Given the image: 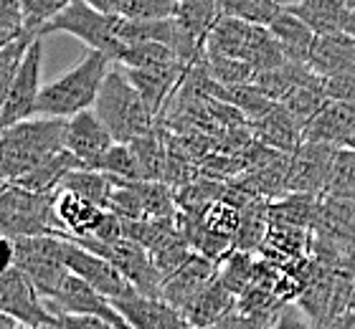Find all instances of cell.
I'll return each instance as SVG.
<instances>
[{
  "label": "cell",
  "instance_id": "6da1fadb",
  "mask_svg": "<svg viewBox=\"0 0 355 329\" xmlns=\"http://www.w3.org/2000/svg\"><path fill=\"white\" fill-rule=\"evenodd\" d=\"M112 66L114 61L110 56L99 51H87L79 64L41 89L36 114L51 119H71L87 109H94L99 89Z\"/></svg>",
  "mask_w": 355,
  "mask_h": 329
},
{
  "label": "cell",
  "instance_id": "7a4b0ae2",
  "mask_svg": "<svg viewBox=\"0 0 355 329\" xmlns=\"http://www.w3.org/2000/svg\"><path fill=\"white\" fill-rule=\"evenodd\" d=\"M67 119H26L0 132V160L6 170L8 183L28 175L31 170L51 160L64 150Z\"/></svg>",
  "mask_w": 355,
  "mask_h": 329
},
{
  "label": "cell",
  "instance_id": "3957f363",
  "mask_svg": "<svg viewBox=\"0 0 355 329\" xmlns=\"http://www.w3.org/2000/svg\"><path fill=\"white\" fill-rule=\"evenodd\" d=\"M94 112L104 122V127L110 130L114 142H122V145H130L132 139L148 134L157 125V119L150 114L145 99L130 84L119 64L112 66L107 73V79L99 89V96H96Z\"/></svg>",
  "mask_w": 355,
  "mask_h": 329
},
{
  "label": "cell",
  "instance_id": "277c9868",
  "mask_svg": "<svg viewBox=\"0 0 355 329\" xmlns=\"http://www.w3.org/2000/svg\"><path fill=\"white\" fill-rule=\"evenodd\" d=\"M203 53H218V56L246 61L257 71V76L287 64V56L266 26H252L236 18H221L216 23L206 38Z\"/></svg>",
  "mask_w": 355,
  "mask_h": 329
},
{
  "label": "cell",
  "instance_id": "5b68a950",
  "mask_svg": "<svg viewBox=\"0 0 355 329\" xmlns=\"http://www.w3.org/2000/svg\"><path fill=\"white\" fill-rule=\"evenodd\" d=\"M0 233L8 238H26V235H59L64 238L56 213L53 195H38L15 183H8L0 190Z\"/></svg>",
  "mask_w": 355,
  "mask_h": 329
},
{
  "label": "cell",
  "instance_id": "8992f818",
  "mask_svg": "<svg viewBox=\"0 0 355 329\" xmlns=\"http://www.w3.org/2000/svg\"><path fill=\"white\" fill-rule=\"evenodd\" d=\"M117 23L119 18L114 15H104L82 0H74L64 13L56 15L51 23H46L44 36L46 33H69L79 38L84 46H89V51L104 53L117 64L122 53L127 51V44L117 33Z\"/></svg>",
  "mask_w": 355,
  "mask_h": 329
},
{
  "label": "cell",
  "instance_id": "52a82bcc",
  "mask_svg": "<svg viewBox=\"0 0 355 329\" xmlns=\"http://www.w3.org/2000/svg\"><path fill=\"white\" fill-rule=\"evenodd\" d=\"M15 266L31 278L44 301L53 299L64 278L71 274L64 261V238L59 235H26L15 238Z\"/></svg>",
  "mask_w": 355,
  "mask_h": 329
},
{
  "label": "cell",
  "instance_id": "ba28073f",
  "mask_svg": "<svg viewBox=\"0 0 355 329\" xmlns=\"http://www.w3.org/2000/svg\"><path fill=\"white\" fill-rule=\"evenodd\" d=\"M69 241L79 243V246H84L87 251L96 254V256L107 258V261L137 289V294L160 299L165 276L160 274V269L155 266V261H153V256H150V251L145 249V246L135 243L132 238H119V241L104 243V241H94V238L84 235V238H69Z\"/></svg>",
  "mask_w": 355,
  "mask_h": 329
},
{
  "label": "cell",
  "instance_id": "9c48e42d",
  "mask_svg": "<svg viewBox=\"0 0 355 329\" xmlns=\"http://www.w3.org/2000/svg\"><path fill=\"white\" fill-rule=\"evenodd\" d=\"M41 66H44V38H33L28 51L23 56L18 73H15L6 104L0 109V132L13 125H21L36 114L38 94H41Z\"/></svg>",
  "mask_w": 355,
  "mask_h": 329
},
{
  "label": "cell",
  "instance_id": "30bf717a",
  "mask_svg": "<svg viewBox=\"0 0 355 329\" xmlns=\"http://www.w3.org/2000/svg\"><path fill=\"white\" fill-rule=\"evenodd\" d=\"M335 154L338 147L325 145V142H302L295 152L289 154L287 183L284 193H297V195H320L325 197L327 183L333 175Z\"/></svg>",
  "mask_w": 355,
  "mask_h": 329
},
{
  "label": "cell",
  "instance_id": "8fae6325",
  "mask_svg": "<svg viewBox=\"0 0 355 329\" xmlns=\"http://www.w3.org/2000/svg\"><path fill=\"white\" fill-rule=\"evenodd\" d=\"M64 261H67V269L71 274L84 278L92 289H96L110 301H122L130 299V296H137V289L107 258L96 256V254L87 251L79 243L69 241V238H64Z\"/></svg>",
  "mask_w": 355,
  "mask_h": 329
},
{
  "label": "cell",
  "instance_id": "7c38bea8",
  "mask_svg": "<svg viewBox=\"0 0 355 329\" xmlns=\"http://www.w3.org/2000/svg\"><path fill=\"white\" fill-rule=\"evenodd\" d=\"M0 314L10 317L23 327H44L56 319L46 307L44 296L18 266L0 276Z\"/></svg>",
  "mask_w": 355,
  "mask_h": 329
},
{
  "label": "cell",
  "instance_id": "4fadbf2b",
  "mask_svg": "<svg viewBox=\"0 0 355 329\" xmlns=\"http://www.w3.org/2000/svg\"><path fill=\"white\" fill-rule=\"evenodd\" d=\"M46 307L53 317L56 314H89V317H99L104 322H110L114 329H130L125 322V317L119 314L117 307L112 304L107 296L92 289V286L79 278L76 274H69L64 278L61 289L56 292L53 299L46 301Z\"/></svg>",
  "mask_w": 355,
  "mask_h": 329
},
{
  "label": "cell",
  "instance_id": "5bb4252c",
  "mask_svg": "<svg viewBox=\"0 0 355 329\" xmlns=\"http://www.w3.org/2000/svg\"><path fill=\"white\" fill-rule=\"evenodd\" d=\"M216 276H218V263L200 256V254H193L173 276L165 278L160 299L168 301L171 307H175L178 312L185 314L193 301L214 284Z\"/></svg>",
  "mask_w": 355,
  "mask_h": 329
},
{
  "label": "cell",
  "instance_id": "9a60e30c",
  "mask_svg": "<svg viewBox=\"0 0 355 329\" xmlns=\"http://www.w3.org/2000/svg\"><path fill=\"white\" fill-rule=\"evenodd\" d=\"M112 145H114V137L104 127L102 119L96 117L94 109H87L82 114H76V117L67 119L64 150L76 154L89 170H94V165L107 154V150Z\"/></svg>",
  "mask_w": 355,
  "mask_h": 329
},
{
  "label": "cell",
  "instance_id": "2e32d148",
  "mask_svg": "<svg viewBox=\"0 0 355 329\" xmlns=\"http://www.w3.org/2000/svg\"><path fill=\"white\" fill-rule=\"evenodd\" d=\"M117 312L125 317L130 329H191L183 312H178L168 301L155 296H130L122 301H112Z\"/></svg>",
  "mask_w": 355,
  "mask_h": 329
},
{
  "label": "cell",
  "instance_id": "e0dca14e",
  "mask_svg": "<svg viewBox=\"0 0 355 329\" xmlns=\"http://www.w3.org/2000/svg\"><path fill=\"white\" fill-rule=\"evenodd\" d=\"M249 132L259 145L277 150L282 154H292L304 142V127L292 117V112L282 104H272L264 117L249 122Z\"/></svg>",
  "mask_w": 355,
  "mask_h": 329
},
{
  "label": "cell",
  "instance_id": "ac0fdd59",
  "mask_svg": "<svg viewBox=\"0 0 355 329\" xmlns=\"http://www.w3.org/2000/svg\"><path fill=\"white\" fill-rule=\"evenodd\" d=\"M355 130V102H330L310 119L304 127V142H325L338 150L348 147V139Z\"/></svg>",
  "mask_w": 355,
  "mask_h": 329
},
{
  "label": "cell",
  "instance_id": "d6986e66",
  "mask_svg": "<svg viewBox=\"0 0 355 329\" xmlns=\"http://www.w3.org/2000/svg\"><path fill=\"white\" fill-rule=\"evenodd\" d=\"M53 213L64 228V238H84L92 235L104 215V208L89 203L76 193L56 190L53 193Z\"/></svg>",
  "mask_w": 355,
  "mask_h": 329
},
{
  "label": "cell",
  "instance_id": "ffe728a7",
  "mask_svg": "<svg viewBox=\"0 0 355 329\" xmlns=\"http://www.w3.org/2000/svg\"><path fill=\"white\" fill-rule=\"evenodd\" d=\"M310 69L322 79L355 71V38L348 33L318 36L310 53Z\"/></svg>",
  "mask_w": 355,
  "mask_h": 329
},
{
  "label": "cell",
  "instance_id": "44dd1931",
  "mask_svg": "<svg viewBox=\"0 0 355 329\" xmlns=\"http://www.w3.org/2000/svg\"><path fill=\"white\" fill-rule=\"evenodd\" d=\"M239 307V296L226 289L221 284V278L216 276V281L208 286L206 292L200 294L198 299L193 301L188 312H185V319L191 324V329H208L221 324L229 314H234Z\"/></svg>",
  "mask_w": 355,
  "mask_h": 329
},
{
  "label": "cell",
  "instance_id": "7402d4cb",
  "mask_svg": "<svg viewBox=\"0 0 355 329\" xmlns=\"http://www.w3.org/2000/svg\"><path fill=\"white\" fill-rule=\"evenodd\" d=\"M269 33L277 38V44H279V48L284 51L287 61L310 66V53H312L315 41H318V36H315L297 15H292L287 8H284V10L272 21Z\"/></svg>",
  "mask_w": 355,
  "mask_h": 329
},
{
  "label": "cell",
  "instance_id": "603a6c76",
  "mask_svg": "<svg viewBox=\"0 0 355 329\" xmlns=\"http://www.w3.org/2000/svg\"><path fill=\"white\" fill-rule=\"evenodd\" d=\"M287 10L297 15L315 36L343 33L350 13L348 8L343 6V0H300L295 6H289Z\"/></svg>",
  "mask_w": 355,
  "mask_h": 329
},
{
  "label": "cell",
  "instance_id": "cb8c5ba5",
  "mask_svg": "<svg viewBox=\"0 0 355 329\" xmlns=\"http://www.w3.org/2000/svg\"><path fill=\"white\" fill-rule=\"evenodd\" d=\"M84 165L76 154H71L69 150H61L59 154H53L51 160H46L44 165H38L36 170H31L28 175H23L15 180L18 188H26L31 193H38V195H53L59 190L64 177L76 172V170H84Z\"/></svg>",
  "mask_w": 355,
  "mask_h": 329
},
{
  "label": "cell",
  "instance_id": "d4e9b609",
  "mask_svg": "<svg viewBox=\"0 0 355 329\" xmlns=\"http://www.w3.org/2000/svg\"><path fill=\"white\" fill-rule=\"evenodd\" d=\"M315 79H318V73L312 71L310 66L287 61V64L279 66V69H274V71L259 73V76L254 79V87L259 89L269 102L282 104L284 99H289L295 91H300V89L307 87V84H312Z\"/></svg>",
  "mask_w": 355,
  "mask_h": 329
},
{
  "label": "cell",
  "instance_id": "484cf974",
  "mask_svg": "<svg viewBox=\"0 0 355 329\" xmlns=\"http://www.w3.org/2000/svg\"><path fill=\"white\" fill-rule=\"evenodd\" d=\"M137 165H140L142 180L150 183H165L168 172V132H163V125L157 122L148 134L130 142Z\"/></svg>",
  "mask_w": 355,
  "mask_h": 329
},
{
  "label": "cell",
  "instance_id": "4316f807",
  "mask_svg": "<svg viewBox=\"0 0 355 329\" xmlns=\"http://www.w3.org/2000/svg\"><path fill=\"white\" fill-rule=\"evenodd\" d=\"M320 203H322L320 195H297V193H289V195H282L277 200H269V205H266L269 223L312 231L315 223H318Z\"/></svg>",
  "mask_w": 355,
  "mask_h": 329
},
{
  "label": "cell",
  "instance_id": "83f0119b",
  "mask_svg": "<svg viewBox=\"0 0 355 329\" xmlns=\"http://www.w3.org/2000/svg\"><path fill=\"white\" fill-rule=\"evenodd\" d=\"M125 69H142V71H168V69H193L185 66L178 59L171 48H165L160 44H150V41H137L130 44L127 51L122 53V59L117 61Z\"/></svg>",
  "mask_w": 355,
  "mask_h": 329
},
{
  "label": "cell",
  "instance_id": "f1b7e54d",
  "mask_svg": "<svg viewBox=\"0 0 355 329\" xmlns=\"http://www.w3.org/2000/svg\"><path fill=\"white\" fill-rule=\"evenodd\" d=\"M175 18L198 38V44L206 48V38L214 26L221 21V0H175Z\"/></svg>",
  "mask_w": 355,
  "mask_h": 329
},
{
  "label": "cell",
  "instance_id": "f546056e",
  "mask_svg": "<svg viewBox=\"0 0 355 329\" xmlns=\"http://www.w3.org/2000/svg\"><path fill=\"white\" fill-rule=\"evenodd\" d=\"M59 190L76 193L79 197H84V200H89V203H94L107 211L112 190H114V183H112L110 175H104V172H99V170L84 168V170H76V172L64 177V183H61Z\"/></svg>",
  "mask_w": 355,
  "mask_h": 329
},
{
  "label": "cell",
  "instance_id": "4dcf8cb0",
  "mask_svg": "<svg viewBox=\"0 0 355 329\" xmlns=\"http://www.w3.org/2000/svg\"><path fill=\"white\" fill-rule=\"evenodd\" d=\"M203 71L221 87H244V84H254L257 71L246 61L231 59V56H218V53H203L198 61Z\"/></svg>",
  "mask_w": 355,
  "mask_h": 329
},
{
  "label": "cell",
  "instance_id": "1f68e13d",
  "mask_svg": "<svg viewBox=\"0 0 355 329\" xmlns=\"http://www.w3.org/2000/svg\"><path fill=\"white\" fill-rule=\"evenodd\" d=\"M257 263H259V258H254L246 251H231L229 256L218 263V278H221V284L234 296H241L249 289V284L254 281Z\"/></svg>",
  "mask_w": 355,
  "mask_h": 329
},
{
  "label": "cell",
  "instance_id": "d6a6232c",
  "mask_svg": "<svg viewBox=\"0 0 355 329\" xmlns=\"http://www.w3.org/2000/svg\"><path fill=\"white\" fill-rule=\"evenodd\" d=\"M272 0H221V15L223 18H236V21L252 23V26H272V21L282 13Z\"/></svg>",
  "mask_w": 355,
  "mask_h": 329
},
{
  "label": "cell",
  "instance_id": "836d02e7",
  "mask_svg": "<svg viewBox=\"0 0 355 329\" xmlns=\"http://www.w3.org/2000/svg\"><path fill=\"white\" fill-rule=\"evenodd\" d=\"M94 170L104 172V175L114 177V180H127V183H140V165H137V157H135L132 147L122 145V142H114V145L107 150L102 160L96 162Z\"/></svg>",
  "mask_w": 355,
  "mask_h": 329
},
{
  "label": "cell",
  "instance_id": "e575fe53",
  "mask_svg": "<svg viewBox=\"0 0 355 329\" xmlns=\"http://www.w3.org/2000/svg\"><path fill=\"white\" fill-rule=\"evenodd\" d=\"M33 38L36 36H31V33H21L18 38H13L10 44L0 48V109H3V104H6L10 84H13L15 73H18V66H21L23 56L28 51V46L33 44Z\"/></svg>",
  "mask_w": 355,
  "mask_h": 329
},
{
  "label": "cell",
  "instance_id": "d590c367",
  "mask_svg": "<svg viewBox=\"0 0 355 329\" xmlns=\"http://www.w3.org/2000/svg\"><path fill=\"white\" fill-rule=\"evenodd\" d=\"M74 0H21L23 18H26V33L44 38L46 23H51L59 13H64Z\"/></svg>",
  "mask_w": 355,
  "mask_h": 329
},
{
  "label": "cell",
  "instance_id": "8d00e7d4",
  "mask_svg": "<svg viewBox=\"0 0 355 329\" xmlns=\"http://www.w3.org/2000/svg\"><path fill=\"white\" fill-rule=\"evenodd\" d=\"M325 197L355 200V150H338Z\"/></svg>",
  "mask_w": 355,
  "mask_h": 329
},
{
  "label": "cell",
  "instance_id": "74e56055",
  "mask_svg": "<svg viewBox=\"0 0 355 329\" xmlns=\"http://www.w3.org/2000/svg\"><path fill=\"white\" fill-rule=\"evenodd\" d=\"M175 0H130L125 18L130 21H168L175 18Z\"/></svg>",
  "mask_w": 355,
  "mask_h": 329
},
{
  "label": "cell",
  "instance_id": "f35d334b",
  "mask_svg": "<svg viewBox=\"0 0 355 329\" xmlns=\"http://www.w3.org/2000/svg\"><path fill=\"white\" fill-rule=\"evenodd\" d=\"M0 30L21 36L26 33V18H23L21 0H0Z\"/></svg>",
  "mask_w": 355,
  "mask_h": 329
},
{
  "label": "cell",
  "instance_id": "ab89813d",
  "mask_svg": "<svg viewBox=\"0 0 355 329\" xmlns=\"http://www.w3.org/2000/svg\"><path fill=\"white\" fill-rule=\"evenodd\" d=\"M53 329H114L110 322L89 314H56Z\"/></svg>",
  "mask_w": 355,
  "mask_h": 329
},
{
  "label": "cell",
  "instance_id": "60d3db41",
  "mask_svg": "<svg viewBox=\"0 0 355 329\" xmlns=\"http://www.w3.org/2000/svg\"><path fill=\"white\" fill-rule=\"evenodd\" d=\"M272 329H315V327H312L310 319L302 314V309L297 307V304H287V307L277 314Z\"/></svg>",
  "mask_w": 355,
  "mask_h": 329
},
{
  "label": "cell",
  "instance_id": "b9f144b4",
  "mask_svg": "<svg viewBox=\"0 0 355 329\" xmlns=\"http://www.w3.org/2000/svg\"><path fill=\"white\" fill-rule=\"evenodd\" d=\"M82 3H87L89 8H94V10H99V13H104V15L125 18V10L130 0H82Z\"/></svg>",
  "mask_w": 355,
  "mask_h": 329
},
{
  "label": "cell",
  "instance_id": "7bdbcfd3",
  "mask_svg": "<svg viewBox=\"0 0 355 329\" xmlns=\"http://www.w3.org/2000/svg\"><path fill=\"white\" fill-rule=\"evenodd\" d=\"M15 266V243L6 233H0V276Z\"/></svg>",
  "mask_w": 355,
  "mask_h": 329
},
{
  "label": "cell",
  "instance_id": "ee69618b",
  "mask_svg": "<svg viewBox=\"0 0 355 329\" xmlns=\"http://www.w3.org/2000/svg\"><path fill=\"white\" fill-rule=\"evenodd\" d=\"M221 329H272V327H269V324L257 322V319H249V317L239 314V312H234V314H229L221 322Z\"/></svg>",
  "mask_w": 355,
  "mask_h": 329
},
{
  "label": "cell",
  "instance_id": "f6af8a7d",
  "mask_svg": "<svg viewBox=\"0 0 355 329\" xmlns=\"http://www.w3.org/2000/svg\"><path fill=\"white\" fill-rule=\"evenodd\" d=\"M327 329H355V312H345V314L338 317Z\"/></svg>",
  "mask_w": 355,
  "mask_h": 329
},
{
  "label": "cell",
  "instance_id": "bcb514c9",
  "mask_svg": "<svg viewBox=\"0 0 355 329\" xmlns=\"http://www.w3.org/2000/svg\"><path fill=\"white\" fill-rule=\"evenodd\" d=\"M343 33H348L350 38H355V10L348 13V21H345V30Z\"/></svg>",
  "mask_w": 355,
  "mask_h": 329
},
{
  "label": "cell",
  "instance_id": "7dc6e473",
  "mask_svg": "<svg viewBox=\"0 0 355 329\" xmlns=\"http://www.w3.org/2000/svg\"><path fill=\"white\" fill-rule=\"evenodd\" d=\"M0 329H18V322L6 314H0Z\"/></svg>",
  "mask_w": 355,
  "mask_h": 329
},
{
  "label": "cell",
  "instance_id": "c3c4849f",
  "mask_svg": "<svg viewBox=\"0 0 355 329\" xmlns=\"http://www.w3.org/2000/svg\"><path fill=\"white\" fill-rule=\"evenodd\" d=\"M13 38H18V36H13V33H3V30H0V48H3V46L10 44Z\"/></svg>",
  "mask_w": 355,
  "mask_h": 329
},
{
  "label": "cell",
  "instance_id": "681fc988",
  "mask_svg": "<svg viewBox=\"0 0 355 329\" xmlns=\"http://www.w3.org/2000/svg\"><path fill=\"white\" fill-rule=\"evenodd\" d=\"M8 185V177H6V170H3V160H0V190Z\"/></svg>",
  "mask_w": 355,
  "mask_h": 329
},
{
  "label": "cell",
  "instance_id": "f907efd6",
  "mask_svg": "<svg viewBox=\"0 0 355 329\" xmlns=\"http://www.w3.org/2000/svg\"><path fill=\"white\" fill-rule=\"evenodd\" d=\"M272 3H277L279 8H289V6H295L297 0H272Z\"/></svg>",
  "mask_w": 355,
  "mask_h": 329
},
{
  "label": "cell",
  "instance_id": "816d5d0a",
  "mask_svg": "<svg viewBox=\"0 0 355 329\" xmlns=\"http://www.w3.org/2000/svg\"><path fill=\"white\" fill-rule=\"evenodd\" d=\"M348 312H355V281H353V294H350V309Z\"/></svg>",
  "mask_w": 355,
  "mask_h": 329
},
{
  "label": "cell",
  "instance_id": "f5cc1de1",
  "mask_svg": "<svg viewBox=\"0 0 355 329\" xmlns=\"http://www.w3.org/2000/svg\"><path fill=\"white\" fill-rule=\"evenodd\" d=\"M18 329H53V324H44V327H23V324H18Z\"/></svg>",
  "mask_w": 355,
  "mask_h": 329
},
{
  "label": "cell",
  "instance_id": "db71d44e",
  "mask_svg": "<svg viewBox=\"0 0 355 329\" xmlns=\"http://www.w3.org/2000/svg\"><path fill=\"white\" fill-rule=\"evenodd\" d=\"M345 150H355V130H353V134H350V139H348V147Z\"/></svg>",
  "mask_w": 355,
  "mask_h": 329
},
{
  "label": "cell",
  "instance_id": "11a10c76",
  "mask_svg": "<svg viewBox=\"0 0 355 329\" xmlns=\"http://www.w3.org/2000/svg\"><path fill=\"white\" fill-rule=\"evenodd\" d=\"M343 6L348 8V10H355V0H343Z\"/></svg>",
  "mask_w": 355,
  "mask_h": 329
},
{
  "label": "cell",
  "instance_id": "9f6ffc18",
  "mask_svg": "<svg viewBox=\"0 0 355 329\" xmlns=\"http://www.w3.org/2000/svg\"><path fill=\"white\" fill-rule=\"evenodd\" d=\"M297 3H300V0H297Z\"/></svg>",
  "mask_w": 355,
  "mask_h": 329
}]
</instances>
